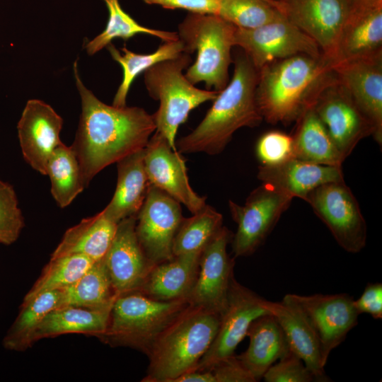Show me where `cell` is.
Returning a JSON list of instances; mask_svg holds the SVG:
<instances>
[{"label": "cell", "instance_id": "1", "mask_svg": "<svg viewBox=\"0 0 382 382\" xmlns=\"http://www.w3.org/2000/svg\"><path fill=\"white\" fill-rule=\"evenodd\" d=\"M74 75L81 113L71 146L78 159L83 183L87 187L107 166L142 149L156 130L153 115L139 107H116L100 100L81 81L77 61Z\"/></svg>", "mask_w": 382, "mask_h": 382}, {"label": "cell", "instance_id": "2", "mask_svg": "<svg viewBox=\"0 0 382 382\" xmlns=\"http://www.w3.org/2000/svg\"><path fill=\"white\" fill-rule=\"evenodd\" d=\"M337 79L332 62L323 54H298L264 66L258 70L255 92L262 119L272 125L296 122Z\"/></svg>", "mask_w": 382, "mask_h": 382}, {"label": "cell", "instance_id": "3", "mask_svg": "<svg viewBox=\"0 0 382 382\" xmlns=\"http://www.w3.org/2000/svg\"><path fill=\"white\" fill-rule=\"evenodd\" d=\"M233 62L231 80L219 91L204 119L191 133L175 142L180 153L219 154L236 130L257 127L262 121L255 96L258 70L244 52Z\"/></svg>", "mask_w": 382, "mask_h": 382}, {"label": "cell", "instance_id": "4", "mask_svg": "<svg viewBox=\"0 0 382 382\" xmlns=\"http://www.w3.org/2000/svg\"><path fill=\"white\" fill-rule=\"evenodd\" d=\"M220 319V314L189 303L154 343L142 381L174 382L195 370L216 335Z\"/></svg>", "mask_w": 382, "mask_h": 382}, {"label": "cell", "instance_id": "5", "mask_svg": "<svg viewBox=\"0 0 382 382\" xmlns=\"http://www.w3.org/2000/svg\"><path fill=\"white\" fill-rule=\"evenodd\" d=\"M236 28L217 15L196 13H189L179 24L177 33L184 52L197 51L195 62L185 74L191 83L204 82L207 89L216 91L226 86Z\"/></svg>", "mask_w": 382, "mask_h": 382}, {"label": "cell", "instance_id": "6", "mask_svg": "<svg viewBox=\"0 0 382 382\" xmlns=\"http://www.w3.org/2000/svg\"><path fill=\"white\" fill-rule=\"evenodd\" d=\"M189 305L187 299L162 301L135 291L119 295L106 330L98 337L110 346L148 354L165 328Z\"/></svg>", "mask_w": 382, "mask_h": 382}, {"label": "cell", "instance_id": "7", "mask_svg": "<svg viewBox=\"0 0 382 382\" xmlns=\"http://www.w3.org/2000/svg\"><path fill=\"white\" fill-rule=\"evenodd\" d=\"M190 54L183 52L178 57L155 64L144 71V84L149 96L160 102L153 115L156 131L163 135L173 149L177 150L178 129L189 113L207 101H213L219 91L202 90L191 83L183 74L190 65Z\"/></svg>", "mask_w": 382, "mask_h": 382}, {"label": "cell", "instance_id": "8", "mask_svg": "<svg viewBox=\"0 0 382 382\" xmlns=\"http://www.w3.org/2000/svg\"><path fill=\"white\" fill-rule=\"evenodd\" d=\"M305 201L344 250L357 253L364 249L367 239L366 223L357 199L345 180L316 187Z\"/></svg>", "mask_w": 382, "mask_h": 382}, {"label": "cell", "instance_id": "9", "mask_svg": "<svg viewBox=\"0 0 382 382\" xmlns=\"http://www.w3.org/2000/svg\"><path fill=\"white\" fill-rule=\"evenodd\" d=\"M293 198L262 183L253 190L244 205L230 200L231 215L237 224L231 239L234 257L252 255L265 242Z\"/></svg>", "mask_w": 382, "mask_h": 382}, {"label": "cell", "instance_id": "10", "mask_svg": "<svg viewBox=\"0 0 382 382\" xmlns=\"http://www.w3.org/2000/svg\"><path fill=\"white\" fill-rule=\"evenodd\" d=\"M234 45L241 47L259 70L277 60L298 54L322 55L318 44L285 16L260 27H236Z\"/></svg>", "mask_w": 382, "mask_h": 382}, {"label": "cell", "instance_id": "11", "mask_svg": "<svg viewBox=\"0 0 382 382\" xmlns=\"http://www.w3.org/2000/svg\"><path fill=\"white\" fill-rule=\"evenodd\" d=\"M183 219L180 203L150 185L137 214L136 233L146 255L154 265L174 257L173 241Z\"/></svg>", "mask_w": 382, "mask_h": 382}, {"label": "cell", "instance_id": "12", "mask_svg": "<svg viewBox=\"0 0 382 382\" xmlns=\"http://www.w3.org/2000/svg\"><path fill=\"white\" fill-rule=\"evenodd\" d=\"M262 299L233 276L216 335L195 370L209 369L219 361L234 354L239 343L246 337L252 322L270 313L262 306Z\"/></svg>", "mask_w": 382, "mask_h": 382}, {"label": "cell", "instance_id": "13", "mask_svg": "<svg viewBox=\"0 0 382 382\" xmlns=\"http://www.w3.org/2000/svg\"><path fill=\"white\" fill-rule=\"evenodd\" d=\"M232 232L222 226L202 251L195 284L187 298L190 304L220 315L224 311L235 257L227 253Z\"/></svg>", "mask_w": 382, "mask_h": 382}, {"label": "cell", "instance_id": "14", "mask_svg": "<svg viewBox=\"0 0 382 382\" xmlns=\"http://www.w3.org/2000/svg\"><path fill=\"white\" fill-rule=\"evenodd\" d=\"M313 108L345 159L361 139L373 135L371 125L338 79L322 91Z\"/></svg>", "mask_w": 382, "mask_h": 382}, {"label": "cell", "instance_id": "15", "mask_svg": "<svg viewBox=\"0 0 382 382\" xmlns=\"http://www.w3.org/2000/svg\"><path fill=\"white\" fill-rule=\"evenodd\" d=\"M308 316L319 340L325 366L330 352L358 324L359 313L348 294L299 295L290 294Z\"/></svg>", "mask_w": 382, "mask_h": 382}, {"label": "cell", "instance_id": "16", "mask_svg": "<svg viewBox=\"0 0 382 382\" xmlns=\"http://www.w3.org/2000/svg\"><path fill=\"white\" fill-rule=\"evenodd\" d=\"M144 166L149 182L165 192L192 214L206 204V197L191 187L184 160L167 139L156 132L144 148Z\"/></svg>", "mask_w": 382, "mask_h": 382}, {"label": "cell", "instance_id": "17", "mask_svg": "<svg viewBox=\"0 0 382 382\" xmlns=\"http://www.w3.org/2000/svg\"><path fill=\"white\" fill-rule=\"evenodd\" d=\"M286 18L311 37L332 62L336 45L349 13L347 0H284Z\"/></svg>", "mask_w": 382, "mask_h": 382}, {"label": "cell", "instance_id": "18", "mask_svg": "<svg viewBox=\"0 0 382 382\" xmlns=\"http://www.w3.org/2000/svg\"><path fill=\"white\" fill-rule=\"evenodd\" d=\"M338 81L371 125L372 137L382 144V54L333 64Z\"/></svg>", "mask_w": 382, "mask_h": 382}, {"label": "cell", "instance_id": "19", "mask_svg": "<svg viewBox=\"0 0 382 382\" xmlns=\"http://www.w3.org/2000/svg\"><path fill=\"white\" fill-rule=\"evenodd\" d=\"M63 120L48 104L38 99L28 100L18 122L20 147L26 163L46 175L48 161L63 142Z\"/></svg>", "mask_w": 382, "mask_h": 382}, {"label": "cell", "instance_id": "20", "mask_svg": "<svg viewBox=\"0 0 382 382\" xmlns=\"http://www.w3.org/2000/svg\"><path fill=\"white\" fill-rule=\"evenodd\" d=\"M137 215L123 219L104 260L119 295L139 291L156 265L146 255L136 233Z\"/></svg>", "mask_w": 382, "mask_h": 382}, {"label": "cell", "instance_id": "21", "mask_svg": "<svg viewBox=\"0 0 382 382\" xmlns=\"http://www.w3.org/2000/svg\"><path fill=\"white\" fill-rule=\"evenodd\" d=\"M262 306L282 328L289 349L300 357L311 371L316 381H328L322 361L318 338L308 316L292 299L286 294L281 301L262 299Z\"/></svg>", "mask_w": 382, "mask_h": 382}, {"label": "cell", "instance_id": "22", "mask_svg": "<svg viewBox=\"0 0 382 382\" xmlns=\"http://www.w3.org/2000/svg\"><path fill=\"white\" fill-rule=\"evenodd\" d=\"M257 178L293 199L304 201L316 187L344 180L342 167L316 164L296 158L272 166L260 165Z\"/></svg>", "mask_w": 382, "mask_h": 382}, {"label": "cell", "instance_id": "23", "mask_svg": "<svg viewBox=\"0 0 382 382\" xmlns=\"http://www.w3.org/2000/svg\"><path fill=\"white\" fill-rule=\"evenodd\" d=\"M382 54V7L350 10L336 45L335 63Z\"/></svg>", "mask_w": 382, "mask_h": 382}, {"label": "cell", "instance_id": "24", "mask_svg": "<svg viewBox=\"0 0 382 382\" xmlns=\"http://www.w3.org/2000/svg\"><path fill=\"white\" fill-rule=\"evenodd\" d=\"M201 253L175 255L156 265L138 291L162 301L187 299L197 277Z\"/></svg>", "mask_w": 382, "mask_h": 382}, {"label": "cell", "instance_id": "25", "mask_svg": "<svg viewBox=\"0 0 382 382\" xmlns=\"http://www.w3.org/2000/svg\"><path fill=\"white\" fill-rule=\"evenodd\" d=\"M117 180L110 203L102 210L112 221L137 215L146 197L150 183L144 166V149L117 162Z\"/></svg>", "mask_w": 382, "mask_h": 382}, {"label": "cell", "instance_id": "26", "mask_svg": "<svg viewBox=\"0 0 382 382\" xmlns=\"http://www.w3.org/2000/svg\"><path fill=\"white\" fill-rule=\"evenodd\" d=\"M246 336L250 340L248 347L236 356L258 381L272 364L290 350L289 347L282 328L270 313L254 320Z\"/></svg>", "mask_w": 382, "mask_h": 382}, {"label": "cell", "instance_id": "27", "mask_svg": "<svg viewBox=\"0 0 382 382\" xmlns=\"http://www.w3.org/2000/svg\"><path fill=\"white\" fill-rule=\"evenodd\" d=\"M117 224L103 211L82 219L64 233L51 257L81 255L94 262L103 259L116 233Z\"/></svg>", "mask_w": 382, "mask_h": 382}, {"label": "cell", "instance_id": "28", "mask_svg": "<svg viewBox=\"0 0 382 382\" xmlns=\"http://www.w3.org/2000/svg\"><path fill=\"white\" fill-rule=\"evenodd\" d=\"M292 139L294 158L335 167H342L345 160L315 112L313 105L296 120Z\"/></svg>", "mask_w": 382, "mask_h": 382}, {"label": "cell", "instance_id": "29", "mask_svg": "<svg viewBox=\"0 0 382 382\" xmlns=\"http://www.w3.org/2000/svg\"><path fill=\"white\" fill-rule=\"evenodd\" d=\"M112 307L89 309L65 306L55 308L44 318L37 328L34 342L42 338L68 333L98 337L108 328Z\"/></svg>", "mask_w": 382, "mask_h": 382}, {"label": "cell", "instance_id": "30", "mask_svg": "<svg viewBox=\"0 0 382 382\" xmlns=\"http://www.w3.org/2000/svg\"><path fill=\"white\" fill-rule=\"evenodd\" d=\"M117 296L103 258L95 262L77 281L62 290L60 307L105 309L112 307Z\"/></svg>", "mask_w": 382, "mask_h": 382}, {"label": "cell", "instance_id": "31", "mask_svg": "<svg viewBox=\"0 0 382 382\" xmlns=\"http://www.w3.org/2000/svg\"><path fill=\"white\" fill-rule=\"evenodd\" d=\"M61 303L62 290L46 291L23 303L17 318L3 340L4 347L13 351H24L30 347L44 318L60 307Z\"/></svg>", "mask_w": 382, "mask_h": 382}, {"label": "cell", "instance_id": "32", "mask_svg": "<svg viewBox=\"0 0 382 382\" xmlns=\"http://www.w3.org/2000/svg\"><path fill=\"white\" fill-rule=\"evenodd\" d=\"M163 42L155 52L149 54L135 53L126 47L121 49L122 54L112 42L107 45L112 58L120 64L123 70L122 80L113 98L112 105H127L126 100L130 86L139 74L156 63L175 58L185 52L184 45L179 39Z\"/></svg>", "mask_w": 382, "mask_h": 382}, {"label": "cell", "instance_id": "33", "mask_svg": "<svg viewBox=\"0 0 382 382\" xmlns=\"http://www.w3.org/2000/svg\"><path fill=\"white\" fill-rule=\"evenodd\" d=\"M46 175L51 182V193L60 208L68 207L85 188L80 166L71 148L64 143L50 156Z\"/></svg>", "mask_w": 382, "mask_h": 382}, {"label": "cell", "instance_id": "34", "mask_svg": "<svg viewBox=\"0 0 382 382\" xmlns=\"http://www.w3.org/2000/svg\"><path fill=\"white\" fill-rule=\"evenodd\" d=\"M109 13L105 30L85 45L89 55H93L115 38L129 40L137 34H148L160 38L163 42L178 40L177 32L160 30L139 24L121 7L119 0H102Z\"/></svg>", "mask_w": 382, "mask_h": 382}, {"label": "cell", "instance_id": "35", "mask_svg": "<svg viewBox=\"0 0 382 382\" xmlns=\"http://www.w3.org/2000/svg\"><path fill=\"white\" fill-rule=\"evenodd\" d=\"M222 215L209 205L183 219L173 245V255L202 251L221 228Z\"/></svg>", "mask_w": 382, "mask_h": 382}, {"label": "cell", "instance_id": "36", "mask_svg": "<svg viewBox=\"0 0 382 382\" xmlns=\"http://www.w3.org/2000/svg\"><path fill=\"white\" fill-rule=\"evenodd\" d=\"M94 262L81 255L51 257L41 275L25 296L23 303L46 291L64 289L77 281Z\"/></svg>", "mask_w": 382, "mask_h": 382}, {"label": "cell", "instance_id": "37", "mask_svg": "<svg viewBox=\"0 0 382 382\" xmlns=\"http://www.w3.org/2000/svg\"><path fill=\"white\" fill-rule=\"evenodd\" d=\"M217 16L241 28L252 29L284 14L265 0H219Z\"/></svg>", "mask_w": 382, "mask_h": 382}, {"label": "cell", "instance_id": "38", "mask_svg": "<svg viewBox=\"0 0 382 382\" xmlns=\"http://www.w3.org/2000/svg\"><path fill=\"white\" fill-rule=\"evenodd\" d=\"M23 227L24 219L16 192L11 185L0 180V243H13Z\"/></svg>", "mask_w": 382, "mask_h": 382}, {"label": "cell", "instance_id": "39", "mask_svg": "<svg viewBox=\"0 0 382 382\" xmlns=\"http://www.w3.org/2000/svg\"><path fill=\"white\" fill-rule=\"evenodd\" d=\"M256 156L263 166L281 163L294 158L292 136L280 131H270L258 139Z\"/></svg>", "mask_w": 382, "mask_h": 382}, {"label": "cell", "instance_id": "40", "mask_svg": "<svg viewBox=\"0 0 382 382\" xmlns=\"http://www.w3.org/2000/svg\"><path fill=\"white\" fill-rule=\"evenodd\" d=\"M262 378L266 382L316 381L302 359L291 350L272 364Z\"/></svg>", "mask_w": 382, "mask_h": 382}, {"label": "cell", "instance_id": "41", "mask_svg": "<svg viewBox=\"0 0 382 382\" xmlns=\"http://www.w3.org/2000/svg\"><path fill=\"white\" fill-rule=\"evenodd\" d=\"M207 370L212 374L214 382L256 381L235 354L219 361Z\"/></svg>", "mask_w": 382, "mask_h": 382}, {"label": "cell", "instance_id": "42", "mask_svg": "<svg viewBox=\"0 0 382 382\" xmlns=\"http://www.w3.org/2000/svg\"><path fill=\"white\" fill-rule=\"evenodd\" d=\"M357 311L369 314L374 319L382 318V284L368 283L361 296L354 299Z\"/></svg>", "mask_w": 382, "mask_h": 382}, {"label": "cell", "instance_id": "43", "mask_svg": "<svg viewBox=\"0 0 382 382\" xmlns=\"http://www.w3.org/2000/svg\"><path fill=\"white\" fill-rule=\"evenodd\" d=\"M150 5H158L166 9H183L190 13L217 15L219 0H143Z\"/></svg>", "mask_w": 382, "mask_h": 382}, {"label": "cell", "instance_id": "44", "mask_svg": "<svg viewBox=\"0 0 382 382\" xmlns=\"http://www.w3.org/2000/svg\"><path fill=\"white\" fill-rule=\"evenodd\" d=\"M174 382H214L209 370H194L178 377Z\"/></svg>", "mask_w": 382, "mask_h": 382}, {"label": "cell", "instance_id": "45", "mask_svg": "<svg viewBox=\"0 0 382 382\" xmlns=\"http://www.w3.org/2000/svg\"><path fill=\"white\" fill-rule=\"evenodd\" d=\"M350 10L382 7V0H347Z\"/></svg>", "mask_w": 382, "mask_h": 382}, {"label": "cell", "instance_id": "46", "mask_svg": "<svg viewBox=\"0 0 382 382\" xmlns=\"http://www.w3.org/2000/svg\"><path fill=\"white\" fill-rule=\"evenodd\" d=\"M265 1L272 4V6H274V7H276L277 8H278L280 11L283 13V5L282 2L277 0H265Z\"/></svg>", "mask_w": 382, "mask_h": 382}, {"label": "cell", "instance_id": "47", "mask_svg": "<svg viewBox=\"0 0 382 382\" xmlns=\"http://www.w3.org/2000/svg\"><path fill=\"white\" fill-rule=\"evenodd\" d=\"M277 1H284V0H277Z\"/></svg>", "mask_w": 382, "mask_h": 382}]
</instances>
